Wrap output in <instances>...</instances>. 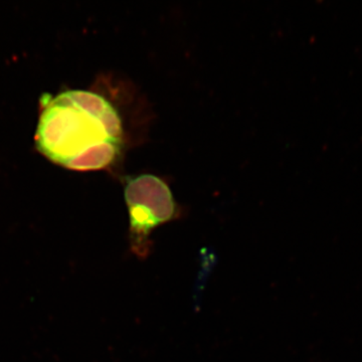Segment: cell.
Segmentation results:
<instances>
[{
  "instance_id": "obj_1",
  "label": "cell",
  "mask_w": 362,
  "mask_h": 362,
  "mask_svg": "<svg viewBox=\"0 0 362 362\" xmlns=\"http://www.w3.org/2000/svg\"><path fill=\"white\" fill-rule=\"evenodd\" d=\"M122 122L111 103L89 90L49 99L40 114L35 142L47 159L71 170H100L121 151Z\"/></svg>"
},
{
  "instance_id": "obj_2",
  "label": "cell",
  "mask_w": 362,
  "mask_h": 362,
  "mask_svg": "<svg viewBox=\"0 0 362 362\" xmlns=\"http://www.w3.org/2000/svg\"><path fill=\"white\" fill-rule=\"evenodd\" d=\"M124 194L129 211L131 250L139 258H146L151 246L150 233L175 218L177 206L170 188L156 175L129 178Z\"/></svg>"
}]
</instances>
